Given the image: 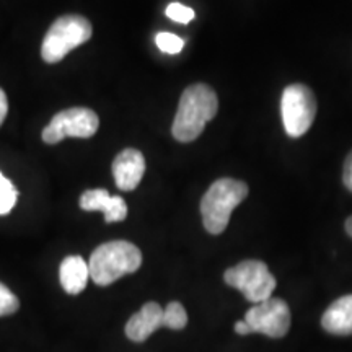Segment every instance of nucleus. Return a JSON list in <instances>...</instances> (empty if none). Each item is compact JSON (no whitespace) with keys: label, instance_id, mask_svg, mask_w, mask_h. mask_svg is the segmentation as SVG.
Here are the masks:
<instances>
[{"label":"nucleus","instance_id":"9d476101","mask_svg":"<svg viewBox=\"0 0 352 352\" xmlns=\"http://www.w3.org/2000/svg\"><path fill=\"white\" fill-rule=\"evenodd\" d=\"M162 321H164V308L157 302L145 303L126 323V336L134 342H144L152 333L162 328Z\"/></svg>","mask_w":352,"mask_h":352},{"label":"nucleus","instance_id":"6e6552de","mask_svg":"<svg viewBox=\"0 0 352 352\" xmlns=\"http://www.w3.org/2000/svg\"><path fill=\"white\" fill-rule=\"evenodd\" d=\"M246 324L253 333L270 338H284L290 328V310L283 298H267L250 308L245 316Z\"/></svg>","mask_w":352,"mask_h":352},{"label":"nucleus","instance_id":"9b49d317","mask_svg":"<svg viewBox=\"0 0 352 352\" xmlns=\"http://www.w3.org/2000/svg\"><path fill=\"white\" fill-rule=\"evenodd\" d=\"M321 327L336 336L352 334V294L334 300L321 316Z\"/></svg>","mask_w":352,"mask_h":352},{"label":"nucleus","instance_id":"20e7f679","mask_svg":"<svg viewBox=\"0 0 352 352\" xmlns=\"http://www.w3.org/2000/svg\"><path fill=\"white\" fill-rule=\"evenodd\" d=\"M91 38V25L85 16L64 15L57 19L43 39L41 56L47 64L63 60L70 51Z\"/></svg>","mask_w":352,"mask_h":352},{"label":"nucleus","instance_id":"412c9836","mask_svg":"<svg viewBox=\"0 0 352 352\" xmlns=\"http://www.w3.org/2000/svg\"><path fill=\"white\" fill-rule=\"evenodd\" d=\"M235 331L239 333V334H241V336H245V334L253 333V331H252V328H250L248 324H246V321H245V320H243V321H239V323L235 324Z\"/></svg>","mask_w":352,"mask_h":352},{"label":"nucleus","instance_id":"f257e3e1","mask_svg":"<svg viewBox=\"0 0 352 352\" xmlns=\"http://www.w3.org/2000/svg\"><path fill=\"white\" fill-rule=\"evenodd\" d=\"M219 111V98L206 83H195L183 91L179 98L173 127V138L178 142H192L204 131L206 124L214 120Z\"/></svg>","mask_w":352,"mask_h":352},{"label":"nucleus","instance_id":"a211bd4d","mask_svg":"<svg viewBox=\"0 0 352 352\" xmlns=\"http://www.w3.org/2000/svg\"><path fill=\"white\" fill-rule=\"evenodd\" d=\"M20 302L15 294L12 292L7 285L0 283V316H7L15 314L19 310Z\"/></svg>","mask_w":352,"mask_h":352},{"label":"nucleus","instance_id":"6ab92c4d","mask_svg":"<svg viewBox=\"0 0 352 352\" xmlns=\"http://www.w3.org/2000/svg\"><path fill=\"white\" fill-rule=\"evenodd\" d=\"M342 183L352 192V151L344 162V170H342Z\"/></svg>","mask_w":352,"mask_h":352},{"label":"nucleus","instance_id":"4468645a","mask_svg":"<svg viewBox=\"0 0 352 352\" xmlns=\"http://www.w3.org/2000/svg\"><path fill=\"white\" fill-rule=\"evenodd\" d=\"M188 324V314L179 302H170L164 308V321L162 327L170 329H183Z\"/></svg>","mask_w":352,"mask_h":352},{"label":"nucleus","instance_id":"0eeeda50","mask_svg":"<svg viewBox=\"0 0 352 352\" xmlns=\"http://www.w3.org/2000/svg\"><path fill=\"white\" fill-rule=\"evenodd\" d=\"M100 120L95 111L88 108H70L57 113L50 124L44 127L43 140L46 144H57L65 138L88 139L98 131Z\"/></svg>","mask_w":352,"mask_h":352},{"label":"nucleus","instance_id":"4be33fe9","mask_svg":"<svg viewBox=\"0 0 352 352\" xmlns=\"http://www.w3.org/2000/svg\"><path fill=\"white\" fill-rule=\"evenodd\" d=\"M346 232H347V235H349V236H352V215H351V217L349 219H347L346 220Z\"/></svg>","mask_w":352,"mask_h":352},{"label":"nucleus","instance_id":"7ed1b4c3","mask_svg":"<svg viewBox=\"0 0 352 352\" xmlns=\"http://www.w3.org/2000/svg\"><path fill=\"white\" fill-rule=\"evenodd\" d=\"M248 184L233 178H220L212 183L201 201V214L204 228L212 235L226 230L233 209L248 196Z\"/></svg>","mask_w":352,"mask_h":352},{"label":"nucleus","instance_id":"1a4fd4ad","mask_svg":"<svg viewBox=\"0 0 352 352\" xmlns=\"http://www.w3.org/2000/svg\"><path fill=\"white\" fill-rule=\"evenodd\" d=\"M145 158L138 148H124L113 162V176L116 186L122 191H134L142 182Z\"/></svg>","mask_w":352,"mask_h":352},{"label":"nucleus","instance_id":"f03ea898","mask_svg":"<svg viewBox=\"0 0 352 352\" xmlns=\"http://www.w3.org/2000/svg\"><path fill=\"white\" fill-rule=\"evenodd\" d=\"M142 264V253L131 241L116 240L100 245L91 253L88 270L96 285H109L121 279L122 276L132 274Z\"/></svg>","mask_w":352,"mask_h":352},{"label":"nucleus","instance_id":"2eb2a0df","mask_svg":"<svg viewBox=\"0 0 352 352\" xmlns=\"http://www.w3.org/2000/svg\"><path fill=\"white\" fill-rule=\"evenodd\" d=\"M19 191L13 186L10 179L0 173V215H7L10 210L15 208Z\"/></svg>","mask_w":352,"mask_h":352},{"label":"nucleus","instance_id":"f8f14e48","mask_svg":"<svg viewBox=\"0 0 352 352\" xmlns=\"http://www.w3.org/2000/svg\"><path fill=\"white\" fill-rule=\"evenodd\" d=\"M60 285L70 296H77L83 289L87 287L88 277H90V270H88V263L78 254L67 256L60 263L59 270Z\"/></svg>","mask_w":352,"mask_h":352},{"label":"nucleus","instance_id":"423d86ee","mask_svg":"<svg viewBox=\"0 0 352 352\" xmlns=\"http://www.w3.org/2000/svg\"><path fill=\"white\" fill-rule=\"evenodd\" d=\"M284 129L290 138H302L314 124L316 100L314 91L303 83H292L284 90L280 100Z\"/></svg>","mask_w":352,"mask_h":352},{"label":"nucleus","instance_id":"39448f33","mask_svg":"<svg viewBox=\"0 0 352 352\" xmlns=\"http://www.w3.org/2000/svg\"><path fill=\"white\" fill-rule=\"evenodd\" d=\"M223 280L230 287L240 290L246 300L253 302L254 305L271 298L276 289V277L271 274L266 263L258 259H246L236 266L228 267Z\"/></svg>","mask_w":352,"mask_h":352},{"label":"nucleus","instance_id":"dca6fc26","mask_svg":"<svg viewBox=\"0 0 352 352\" xmlns=\"http://www.w3.org/2000/svg\"><path fill=\"white\" fill-rule=\"evenodd\" d=\"M155 43L158 50L162 52H166V54H178V52H182L184 47L183 39L168 32L158 33L155 36Z\"/></svg>","mask_w":352,"mask_h":352},{"label":"nucleus","instance_id":"f3484780","mask_svg":"<svg viewBox=\"0 0 352 352\" xmlns=\"http://www.w3.org/2000/svg\"><path fill=\"white\" fill-rule=\"evenodd\" d=\"M166 16H168L170 20L176 21V23L188 25L189 21L195 20L196 13L191 7H186V6H183V3H178V2H171L170 6L166 7Z\"/></svg>","mask_w":352,"mask_h":352},{"label":"nucleus","instance_id":"aec40b11","mask_svg":"<svg viewBox=\"0 0 352 352\" xmlns=\"http://www.w3.org/2000/svg\"><path fill=\"white\" fill-rule=\"evenodd\" d=\"M7 113H8V101H7V95H6V91H3L2 88H0V126H2V122L6 121Z\"/></svg>","mask_w":352,"mask_h":352},{"label":"nucleus","instance_id":"ddd939ff","mask_svg":"<svg viewBox=\"0 0 352 352\" xmlns=\"http://www.w3.org/2000/svg\"><path fill=\"white\" fill-rule=\"evenodd\" d=\"M114 204V196H109L107 189H88L80 196V208L88 212L101 210L108 214Z\"/></svg>","mask_w":352,"mask_h":352}]
</instances>
